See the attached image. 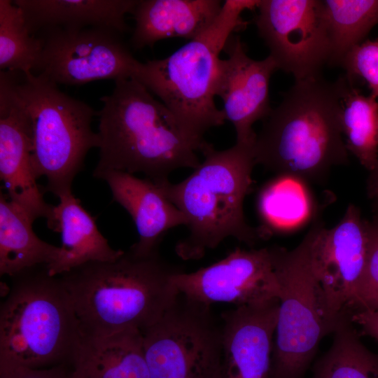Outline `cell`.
Listing matches in <instances>:
<instances>
[{
    "mask_svg": "<svg viewBox=\"0 0 378 378\" xmlns=\"http://www.w3.org/2000/svg\"><path fill=\"white\" fill-rule=\"evenodd\" d=\"M183 271L159 251L140 254L130 248L110 262H89L59 276L71 300L83 339L154 324L179 294L174 276Z\"/></svg>",
    "mask_w": 378,
    "mask_h": 378,
    "instance_id": "cell-1",
    "label": "cell"
},
{
    "mask_svg": "<svg viewBox=\"0 0 378 378\" xmlns=\"http://www.w3.org/2000/svg\"><path fill=\"white\" fill-rule=\"evenodd\" d=\"M337 80H297L264 120L253 146L256 164L277 176L323 184L333 167L349 162Z\"/></svg>",
    "mask_w": 378,
    "mask_h": 378,
    "instance_id": "cell-2",
    "label": "cell"
},
{
    "mask_svg": "<svg viewBox=\"0 0 378 378\" xmlns=\"http://www.w3.org/2000/svg\"><path fill=\"white\" fill-rule=\"evenodd\" d=\"M99 161L92 176L110 170L141 173L153 182L181 168H196L199 148L169 110L134 78L115 81L100 98Z\"/></svg>",
    "mask_w": 378,
    "mask_h": 378,
    "instance_id": "cell-3",
    "label": "cell"
},
{
    "mask_svg": "<svg viewBox=\"0 0 378 378\" xmlns=\"http://www.w3.org/2000/svg\"><path fill=\"white\" fill-rule=\"evenodd\" d=\"M204 160L185 179L154 182L186 218L188 235L175 248L185 260H198L206 251L233 237L253 246L266 237L245 219L244 202L256 165L253 146L235 144L218 150L204 141Z\"/></svg>",
    "mask_w": 378,
    "mask_h": 378,
    "instance_id": "cell-4",
    "label": "cell"
},
{
    "mask_svg": "<svg viewBox=\"0 0 378 378\" xmlns=\"http://www.w3.org/2000/svg\"><path fill=\"white\" fill-rule=\"evenodd\" d=\"M259 2L225 1L219 15L202 34L165 58L141 63L134 77L161 99L199 150L205 132L226 120L214 102L219 55L233 31L248 24L241 13Z\"/></svg>",
    "mask_w": 378,
    "mask_h": 378,
    "instance_id": "cell-5",
    "label": "cell"
},
{
    "mask_svg": "<svg viewBox=\"0 0 378 378\" xmlns=\"http://www.w3.org/2000/svg\"><path fill=\"white\" fill-rule=\"evenodd\" d=\"M12 278L0 308V361L36 369L72 366L83 338L59 276L38 265Z\"/></svg>",
    "mask_w": 378,
    "mask_h": 378,
    "instance_id": "cell-6",
    "label": "cell"
},
{
    "mask_svg": "<svg viewBox=\"0 0 378 378\" xmlns=\"http://www.w3.org/2000/svg\"><path fill=\"white\" fill-rule=\"evenodd\" d=\"M6 71L29 118L36 178L46 177L43 190L57 197L71 192L87 153L99 147V136L91 127L97 113L42 74Z\"/></svg>",
    "mask_w": 378,
    "mask_h": 378,
    "instance_id": "cell-7",
    "label": "cell"
},
{
    "mask_svg": "<svg viewBox=\"0 0 378 378\" xmlns=\"http://www.w3.org/2000/svg\"><path fill=\"white\" fill-rule=\"evenodd\" d=\"M312 236L291 250L271 246L281 295L267 378H304L322 339L350 319L331 310L312 272Z\"/></svg>",
    "mask_w": 378,
    "mask_h": 378,
    "instance_id": "cell-8",
    "label": "cell"
},
{
    "mask_svg": "<svg viewBox=\"0 0 378 378\" xmlns=\"http://www.w3.org/2000/svg\"><path fill=\"white\" fill-rule=\"evenodd\" d=\"M211 306L179 293L141 332L150 378H222L223 323Z\"/></svg>",
    "mask_w": 378,
    "mask_h": 378,
    "instance_id": "cell-9",
    "label": "cell"
},
{
    "mask_svg": "<svg viewBox=\"0 0 378 378\" xmlns=\"http://www.w3.org/2000/svg\"><path fill=\"white\" fill-rule=\"evenodd\" d=\"M258 35L278 67L297 80L321 76L330 43L323 0H260Z\"/></svg>",
    "mask_w": 378,
    "mask_h": 378,
    "instance_id": "cell-10",
    "label": "cell"
},
{
    "mask_svg": "<svg viewBox=\"0 0 378 378\" xmlns=\"http://www.w3.org/2000/svg\"><path fill=\"white\" fill-rule=\"evenodd\" d=\"M120 36L101 28L43 30L39 36L43 52L37 71L57 85L134 78L141 62Z\"/></svg>",
    "mask_w": 378,
    "mask_h": 378,
    "instance_id": "cell-11",
    "label": "cell"
},
{
    "mask_svg": "<svg viewBox=\"0 0 378 378\" xmlns=\"http://www.w3.org/2000/svg\"><path fill=\"white\" fill-rule=\"evenodd\" d=\"M310 228L312 272L331 310L351 319L360 311L358 289L365 265L370 223L361 217L358 207L351 204L332 228H326L319 218L314 219Z\"/></svg>",
    "mask_w": 378,
    "mask_h": 378,
    "instance_id": "cell-12",
    "label": "cell"
},
{
    "mask_svg": "<svg viewBox=\"0 0 378 378\" xmlns=\"http://www.w3.org/2000/svg\"><path fill=\"white\" fill-rule=\"evenodd\" d=\"M180 293L211 305H261L279 300L281 288L270 247L236 248L222 260L173 277Z\"/></svg>",
    "mask_w": 378,
    "mask_h": 378,
    "instance_id": "cell-13",
    "label": "cell"
},
{
    "mask_svg": "<svg viewBox=\"0 0 378 378\" xmlns=\"http://www.w3.org/2000/svg\"><path fill=\"white\" fill-rule=\"evenodd\" d=\"M223 50L227 57L218 61L214 95L223 102L222 110L235 129L236 143L254 146L257 134L253 125L272 111L270 81L278 67L270 55L261 60L249 57L239 36L232 34Z\"/></svg>",
    "mask_w": 378,
    "mask_h": 378,
    "instance_id": "cell-14",
    "label": "cell"
},
{
    "mask_svg": "<svg viewBox=\"0 0 378 378\" xmlns=\"http://www.w3.org/2000/svg\"><path fill=\"white\" fill-rule=\"evenodd\" d=\"M29 118L6 71H0V177L9 199L34 221L49 223L54 206L48 204L37 184L31 163Z\"/></svg>",
    "mask_w": 378,
    "mask_h": 378,
    "instance_id": "cell-15",
    "label": "cell"
},
{
    "mask_svg": "<svg viewBox=\"0 0 378 378\" xmlns=\"http://www.w3.org/2000/svg\"><path fill=\"white\" fill-rule=\"evenodd\" d=\"M279 300L235 307L220 314L223 330L222 378H267Z\"/></svg>",
    "mask_w": 378,
    "mask_h": 378,
    "instance_id": "cell-16",
    "label": "cell"
},
{
    "mask_svg": "<svg viewBox=\"0 0 378 378\" xmlns=\"http://www.w3.org/2000/svg\"><path fill=\"white\" fill-rule=\"evenodd\" d=\"M108 185L115 202L131 216L139 240L130 248L140 254L159 251L166 232L179 225H186L182 212L151 180L139 178L125 172L110 170L97 175Z\"/></svg>",
    "mask_w": 378,
    "mask_h": 378,
    "instance_id": "cell-17",
    "label": "cell"
},
{
    "mask_svg": "<svg viewBox=\"0 0 378 378\" xmlns=\"http://www.w3.org/2000/svg\"><path fill=\"white\" fill-rule=\"evenodd\" d=\"M223 4L220 0H139L130 43L136 50L168 38L194 39L215 21Z\"/></svg>",
    "mask_w": 378,
    "mask_h": 378,
    "instance_id": "cell-18",
    "label": "cell"
},
{
    "mask_svg": "<svg viewBox=\"0 0 378 378\" xmlns=\"http://www.w3.org/2000/svg\"><path fill=\"white\" fill-rule=\"evenodd\" d=\"M139 1V0H138ZM137 0H15L33 35L52 28H101L120 34L128 31L125 15Z\"/></svg>",
    "mask_w": 378,
    "mask_h": 378,
    "instance_id": "cell-19",
    "label": "cell"
},
{
    "mask_svg": "<svg viewBox=\"0 0 378 378\" xmlns=\"http://www.w3.org/2000/svg\"><path fill=\"white\" fill-rule=\"evenodd\" d=\"M48 228L61 234L57 260L47 266L51 276H58L89 262H110L120 257L122 250L111 247L99 232L94 218L82 206L72 191L58 197Z\"/></svg>",
    "mask_w": 378,
    "mask_h": 378,
    "instance_id": "cell-20",
    "label": "cell"
},
{
    "mask_svg": "<svg viewBox=\"0 0 378 378\" xmlns=\"http://www.w3.org/2000/svg\"><path fill=\"white\" fill-rule=\"evenodd\" d=\"M71 378H150L139 330L83 339Z\"/></svg>",
    "mask_w": 378,
    "mask_h": 378,
    "instance_id": "cell-21",
    "label": "cell"
},
{
    "mask_svg": "<svg viewBox=\"0 0 378 378\" xmlns=\"http://www.w3.org/2000/svg\"><path fill=\"white\" fill-rule=\"evenodd\" d=\"M33 223L26 211L1 190V276L12 277L36 266H48L57 260L60 246L41 239L33 230Z\"/></svg>",
    "mask_w": 378,
    "mask_h": 378,
    "instance_id": "cell-22",
    "label": "cell"
},
{
    "mask_svg": "<svg viewBox=\"0 0 378 378\" xmlns=\"http://www.w3.org/2000/svg\"><path fill=\"white\" fill-rule=\"evenodd\" d=\"M336 80L340 91L346 148L370 172L378 160V101L370 94H363L344 75Z\"/></svg>",
    "mask_w": 378,
    "mask_h": 378,
    "instance_id": "cell-23",
    "label": "cell"
},
{
    "mask_svg": "<svg viewBox=\"0 0 378 378\" xmlns=\"http://www.w3.org/2000/svg\"><path fill=\"white\" fill-rule=\"evenodd\" d=\"M307 186L298 179L277 176L264 186L258 210L266 237L274 232L295 230L313 216V201Z\"/></svg>",
    "mask_w": 378,
    "mask_h": 378,
    "instance_id": "cell-24",
    "label": "cell"
},
{
    "mask_svg": "<svg viewBox=\"0 0 378 378\" xmlns=\"http://www.w3.org/2000/svg\"><path fill=\"white\" fill-rule=\"evenodd\" d=\"M330 43V65L340 64L378 24V0H323Z\"/></svg>",
    "mask_w": 378,
    "mask_h": 378,
    "instance_id": "cell-25",
    "label": "cell"
},
{
    "mask_svg": "<svg viewBox=\"0 0 378 378\" xmlns=\"http://www.w3.org/2000/svg\"><path fill=\"white\" fill-rule=\"evenodd\" d=\"M350 319L333 334L329 349L316 360L312 378H378V354L361 342Z\"/></svg>",
    "mask_w": 378,
    "mask_h": 378,
    "instance_id": "cell-26",
    "label": "cell"
},
{
    "mask_svg": "<svg viewBox=\"0 0 378 378\" xmlns=\"http://www.w3.org/2000/svg\"><path fill=\"white\" fill-rule=\"evenodd\" d=\"M42 52V40L30 33L22 10L13 1L0 0L1 70L37 71Z\"/></svg>",
    "mask_w": 378,
    "mask_h": 378,
    "instance_id": "cell-27",
    "label": "cell"
},
{
    "mask_svg": "<svg viewBox=\"0 0 378 378\" xmlns=\"http://www.w3.org/2000/svg\"><path fill=\"white\" fill-rule=\"evenodd\" d=\"M352 83L360 80L370 88V95L378 99V40H366L350 50L340 66Z\"/></svg>",
    "mask_w": 378,
    "mask_h": 378,
    "instance_id": "cell-28",
    "label": "cell"
},
{
    "mask_svg": "<svg viewBox=\"0 0 378 378\" xmlns=\"http://www.w3.org/2000/svg\"><path fill=\"white\" fill-rule=\"evenodd\" d=\"M378 292V224L370 223L369 240L364 271L358 286L360 311Z\"/></svg>",
    "mask_w": 378,
    "mask_h": 378,
    "instance_id": "cell-29",
    "label": "cell"
},
{
    "mask_svg": "<svg viewBox=\"0 0 378 378\" xmlns=\"http://www.w3.org/2000/svg\"><path fill=\"white\" fill-rule=\"evenodd\" d=\"M71 372L68 365L36 369L0 361V378H71Z\"/></svg>",
    "mask_w": 378,
    "mask_h": 378,
    "instance_id": "cell-30",
    "label": "cell"
},
{
    "mask_svg": "<svg viewBox=\"0 0 378 378\" xmlns=\"http://www.w3.org/2000/svg\"><path fill=\"white\" fill-rule=\"evenodd\" d=\"M353 323L358 324L362 332L378 340V310H361L351 318Z\"/></svg>",
    "mask_w": 378,
    "mask_h": 378,
    "instance_id": "cell-31",
    "label": "cell"
},
{
    "mask_svg": "<svg viewBox=\"0 0 378 378\" xmlns=\"http://www.w3.org/2000/svg\"><path fill=\"white\" fill-rule=\"evenodd\" d=\"M367 190L370 198L378 199V160L374 168L370 172L367 181Z\"/></svg>",
    "mask_w": 378,
    "mask_h": 378,
    "instance_id": "cell-32",
    "label": "cell"
},
{
    "mask_svg": "<svg viewBox=\"0 0 378 378\" xmlns=\"http://www.w3.org/2000/svg\"><path fill=\"white\" fill-rule=\"evenodd\" d=\"M365 309L378 310V292L365 303Z\"/></svg>",
    "mask_w": 378,
    "mask_h": 378,
    "instance_id": "cell-33",
    "label": "cell"
},
{
    "mask_svg": "<svg viewBox=\"0 0 378 378\" xmlns=\"http://www.w3.org/2000/svg\"><path fill=\"white\" fill-rule=\"evenodd\" d=\"M377 202H378V199L376 200ZM375 223L378 224V220L377 222H375Z\"/></svg>",
    "mask_w": 378,
    "mask_h": 378,
    "instance_id": "cell-34",
    "label": "cell"
}]
</instances>
